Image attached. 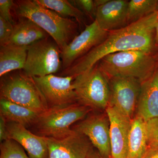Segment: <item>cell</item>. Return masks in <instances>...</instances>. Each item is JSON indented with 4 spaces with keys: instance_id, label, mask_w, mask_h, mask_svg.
Listing matches in <instances>:
<instances>
[{
    "instance_id": "cell-8",
    "label": "cell",
    "mask_w": 158,
    "mask_h": 158,
    "mask_svg": "<svg viewBox=\"0 0 158 158\" xmlns=\"http://www.w3.org/2000/svg\"><path fill=\"white\" fill-rule=\"evenodd\" d=\"M90 112L72 129L87 136L102 158L112 157L110 121L106 111Z\"/></svg>"
},
{
    "instance_id": "cell-12",
    "label": "cell",
    "mask_w": 158,
    "mask_h": 158,
    "mask_svg": "<svg viewBox=\"0 0 158 158\" xmlns=\"http://www.w3.org/2000/svg\"><path fill=\"white\" fill-rule=\"evenodd\" d=\"M44 138L48 148V158H86L94 151L88 137L74 130L64 138Z\"/></svg>"
},
{
    "instance_id": "cell-2",
    "label": "cell",
    "mask_w": 158,
    "mask_h": 158,
    "mask_svg": "<svg viewBox=\"0 0 158 158\" xmlns=\"http://www.w3.org/2000/svg\"><path fill=\"white\" fill-rule=\"evenodd\" d=\"M13 8L20 18L31 20L52 38L61 51L77 36L79 24L76 21L66 18L40 5L37 0H20Z\"/></svg>"
},
{
    "instance_id": "cell-7",
    "label": "cell",
    "mask_w": 158,
    "mask_h": 158,
    "mask_svg": "<svg viewBox=\"0 0 158 158\" xmlns=\"http://www.w3.org/2000/svg\"><path fill=\"white\" fill-rule=\"evenodd\" d=\"M49 37L28 46L23 72L32 77L53 74L62 66L61 51L55 41Z\"/></svg>"
},
{
    "instance_id": "cell-27",
    "label": "cell",
    "mask_w": 158,
    "mask_h": 158,
    "mask_svg": "<svg viewBox=\"0 0 158 158\" xmlns=\"http://www.w3.org/2000/svg\"><path fill=\"white\" fill-rule=\"evenodd\" d=\"M15 2L11 0H0V16L15 24L11 11L14 7Z\"/></svg>"
},
{
    "instance_id": "cell-18",
    "label": "cell",
    "mask_w": 158,
    "mask_h": 158,
    "mask_svg": "<svg viewBox=\"0 0 158 158\" xmlns=\"http://www.w3.org/2000/svg\"><path fill=\"white\" fill-rule=\"evenodd\" d=\"M28 47L7 44L0 49V77L23 69Z\"/></svg>"
},
{
    "instance_id": "cell-10",
    "label": "cell",
    "mask_w": 158,
    "mask_h": 158,
    "mask_svg": "<svg viewBox=\"0 0 158 158\" xmlns=\"http://www.w3.org/2000/svg\"><path fill=\"white\" fill-rule=\"evenodd\" d=\"M109 33L102 30L95 20L86 26L85 30L61 51L63 70L69 68L78 59L101 43Z\"/></svg>"
},
{
    "instance_id": "cell-26",
    "label": "cell",
    "mask_w": 158,
    "mask_h": 158,
    "mask_svg": "<svg viewBox=\"0 0 158 158\" xmlns=\"http://www.w3.org/2000/svg\"><path fill=\"white\" fill-rule=\"evenodd\" d=\"M14 25L0 16V45H7L13 31Z\"/></svg>"
},
{
    "instance_id": "cell-24",
    "label": "cell",
    "mask_w": 158,
    "mask_h": 158,
    "mask_svg": "<svg viewBox=\"0 0 158 158\" xmlns=\"http://www.w3.org/2000/svg\"><path fill=\"white\" fill-rule=\"evenodd\" d=\"M148 147H158V117L145 121Z\"/></svg>"
},
{
    "instance_id": "cell-5",
    "label": "cell",
    "mask_w": 158,
    "mask_h": 158,
    "mask_svg": "<svg viewBox=\"0 0 158 158\" xmlns=\"http://www.w3.org/2000/svg\"><path fill=\"white\" fill-rule=\"evenodd\" d=\"M78 103L97 112H104L109 106L110 81L97 65L77 76L72 83Z\"/></svg>"
},
{
    "instance_id": "cell-21",
    "label": "cell",
    "mask_w": 158,
    "mask_h": 158,
    "mask_svg": "<svg viewBox=\"0 0 158 158\" xmlns=\"http://www.w3.org/2000/svg\"><path fill=\"white\" fill-rule=\"evenodd\" d=\"M40 5L56 12L62 17H71L80 26L86 24V15L80 9L66 0H37Z\"/></svg>"
},
{
    "instance_id": "cell-31",
    "label": "cell",
    "mask_w": 158,
    "mask_h": 158,
    "mask_svg": "<svg viewBox=\"0 0 158 158\" xmlns=\"http://www.w3.org/2000/svg\"><path fill=\"white\" fill-rule=\"evenodd\" d=\"M86 158H102L98 152H95V151L91 153Z\"/></svg>"
},
{
    "instance_id": "cell-6",
    "label": "cell",
    "mask_w": 158,
    "mask_h": 158,
    "mask_svg": "<svg viewBox=\"0 0 158 158\" xmlns=\"http://www.w3.org/2000/svg\"><path fill=\"white\" fill-rule=\"evenodd\" d=\"M1 98L5 99L41 114L48 109L45 98L32 77L24 73L2 77Z\"/></svg>"
},
{
    "instance_id": "cell-28",
    "label": "cell",
    "mask_w": 158,
    "mask_h": 158,
    "mask_svg": "<svg viewBox=\"0 0 158 158\" xmlns=\"http://www.w3.org/2000/svg\"><path fill=\"white\" fill-rule=\"evenodd\" d=\"M9 139L7 121L2 115H0V141L1 143Z\"/></svg>"
},
{
    "instance_id": "cell-17",
    "label": "cell",
    "mask_w": 158,
    "mask_h": 158,
    "mask_svg": "<svg viewBox=\"0 0 158 158\" xmlns=\"http://www.w3.org/2000/svg\"><path fill=\"white\" fill-rule=\"evenodd\" d=\"M14 25L13 32L8 44L28 47L49 37L44 30L31 20L20 18Z\"/></svg>"
},
{
    "instance_id": "cell-34",
    "label": "cell",
    "mask_w": 158,
    "mask_h": 158,
    "mask_svg": "<svg viewBox=\"0 0 158 158\" xmlns=\"http://www.w3.org/2000/svg\"><path fill=\"white\" fill-rule=\"evenodd\" d=\"M112 158V157H111V158Z\"/></svg>"
},
{
    "instance_id": "cell-13",
    "label": "cell",
    "mask_w": 158,
    "mask_h": 158,
    "mask_svg": "<svg viewBox=\"0 0 158 158\" xmlns=\"http://www.w3.org/2000/svg\"><path fill=\"white\" fill-rule=\"evenodd\" d=\"M106 111L110 118L112 157L127 158L132 119L113 107L108 106Z\"/></svg>"
},
{
    "instance_id": "cell-3",
    "label": "cell",
    "mask_w": 158,
    "mask_h": 158,
    "mask_svg": "<svg viewBox=\"0 0 158 158\" xmlns=\"http://www.w3.org/2000/svg\"><path fill=\"white\" fill-rule=\"evenodd\" d=\"M97 65L109 78L130 77L142 82L150 77L157 69L158 61L154 53L129 50L109 54Z\"/></svg>"
},
{
    "instance_id": "cell-23",
    "label": "cell",
    "mask_w": 158,
    "mask_h": 158,
    "mask_svg": "<svg viewBox=\"0 0 158 158\" xmlns=\"http://www.w3.org/2000/svg\"><path fill=\"white\" fill-rule=\"evenodd\" d=\"M0 158H30L18 142L9 139L1 143Z\"/></svg>"
},
{
    "instance_id": "cell-9",
    "label": "cell",
    "mask_w": 158,
    "mask_h": 158,
    "mask_svg": "<svg viewBox=\"0 0 158 158\" xmlns=\"http://www.w3.org/2000/svg\"><path fill=\"white\" fill-rule=\"evenodd\" d=\"M110 96L109 106L113 107L132 119L141 91V82L130 77L109 78Z\"/></svg>"
},
{
    "instance_id": "cell-19",
    "label": "cell",
    "mask_w": 158,
    "mask_h": 158,
    "mask_svg": "<svg viewBox=\"0 0 158 158\" xmlns=\"http://www.w3.org/2000/svg\"><path fill=\"white\" fill-rule=\"evenodd\" d=\"M0 115L7 122L15 123L27 128L34 125L40 114L29 108L1 98Z\"/></svg>"
},
{
    "instance_id": "cell-4",
    "label": "cell",
    "mask_w": 158,
    "mask_h": 158,
    "mask_svg": "<svg viewBox=\"0 0 158 158\" xmlns=\"http://www.w3.org/2000/svg\"><path fill=\"white\" fill-rule=\"evenodd\" d=\"M93 110L78 103L49 108L40 114L32 127L37 135L59 139L73 132L72 125Z\"/></svg>"
},
{
    "instance_id": "cell-1",
    "label": "cell",
    "mask_w": 158,
    "mask_h": 158,
    "mask_svg": "<svg viewBox=\"0 0 158 158\" xmlns=\"http://www.w3.org/2000/svg\"><path fill=\"white\" fill-rule=\"evenodd\" d=\"M158 15V11L122 28L110 31L101 43L62 71L61 76L75 78L93 68L103 57L114 53L129 50L154 53L156 48L155 28Z\"/></svg>"
},
{
    "instance_id": "cell-29",
    "label": "cell",
    "mask_w": 158,
    "mask_h": 158,
    "mask_svg": "<svg viewBox=\"0 0 158 158\" xmlns=\"http://www.w3.org/2000/svg\"><path fill=\"white\" fill-rule=\"evenodd\" d=\"M141 158H158V147H148Z\"/></svg>"
},
{
    "instance_id": "cell-14",
    "label": "cell",
    "mask_w": 158,
    "mask_h": 158,
    "mask_svg": "<svg viewBox=\"0 0 158 158\" xmlns=\"http://www.w3.org/2000/svg\"><path fill=\"white\" fill-rule=\"evenodd\" d=\"M128 5L127 0H108L97 8L94 20L108 32L124 27L129 25Z\"/></svg>"
},
{
    "instance_id": "cell-22",
    "label": "cell",
    "mask_w": 158,
    "mask_h": 158,
    "mask_svg": "<svg viewBox=\"0 0 158 158\" xmlns=\"http://www.w3.org/2000/svg\"><path fill=\"white\" fill-rule=\"evenodd\" d=\"M158 0H131L129 2V24L158 11Z\"/></svg>"
},
{
    "instance_id": "cell-11",
    "label": "cell",
    "mask_w": 158,
    "mask_h": 158,
    "mask_svg": "<svg viewBox=\"0 0 158 158\" xmlns=\"http://www.w3.org/2000/svg\"><path fill=\"white\" fill-rule=\"evenodd\" d=\"M33 78L45 98L48 108L78 103L73 87L74 77L51 74Z\"/></svg>"
},
{
    "instance_id": "cell-15",
    "label": "cell",
    "mask_w": 158,
    "mask_h": 158,
    "mask_svg": "<svg viewBox=\"0 0 158 158\" xmlns=\"http://www.w3.org/2000/svg\"><path fill=\"white\" fill-rule=\"evenodd\" d=\"M9 139L18 142L30 158H48V151L44 137L31 132L22 125L7 122Z\"/></svg>"
},
{
    "instance_id": "cell-30",
    "label": "cell",
    "mask_w": 158,
    "mask_h": 158,
    "mask_svg": "<svg viewBox=\"0 0 158 158\" xmlns=\"http://www.w3.org/2000/svg\"><path fill=\"white\" fill-rule=\"evenodd\" d=\"M155 44L156 47H158V15L155 28Z\"/></svg>"
},
{
    "instance_id": "cell-16",
    "label": "cell",
    "mask_w": 158,
    "mask_h": 158,
    "mask_svg": "<svg viewBox=\"0 0 158 158\" xmlns=\"http://www.w3.org/2000/svg\"><path fill=\"white\" fill-rule=\"evenodd\" d=\"M135 115L145 121L158 117V68L150 77L141 82Z\"/></svg>"
},
{
    "instance_id": "cell-33",
    "label": "cell",
    "mask_w": 158,
    "mask_h": 158,
    "mask_svg": "<svg viewBox=\"0 0 158 158\" xmlns=\"http://www.w3.org/2000/svg\"><path fill=\"white\" fill-rule=\"evenodd\" d=\"M157 8H158V0Z\"/></svg>"
},
{
    "instance_id": "cell-32",
    "label": "cell",
    "mask_w": 158,
    "mask_h": 158,
    "mask_svg": "<svg viewBox=\"0 0 158 158\" xmlns=\"http://www.w3.org/2000/svg\"><path fill=\"white\" fill-rule=\"evenodd\" d=\"M156 56L157 59L158 61V52H157V53L156 54Z\"/></svg>"
},
{
    "instance_id": "cell-20",
    "label": "cell",
    "mask_w": 158,
    "mask_h": 158,
    "mask_svg": "<svg viewBox=\"0 0 158 158\" xmlns=\"http://www.w3.org/2000/svg\"><path fill=\"white\" fill-rule=\"evenodd\" d=\"M148 147L145 121L135 115L129 135L127 158H141Z\"/></svg>"
},
{
    "instance_id": "cell-25",
    "label": "cell",
    "mask_w": 158,
    "mask_h": 158,
    "mask_svg": "<svg viewBox=\"0 0 158 158\" xmlns=\"http://www.w3.org/2000/svg\"><path fill=\"white\" fill-rule=\"evenodd\" d=\"M74 6L80 9L86 15L94 21L97 9L93 0H76L71 1Z\"/></svg>"
}]
</instances>
